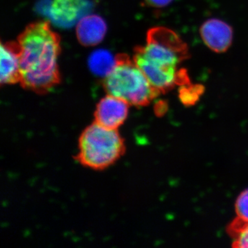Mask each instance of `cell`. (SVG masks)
I'll return each instance as SVG.
<instances>
[{
  "label": "cell",
  "mask_w": 248,
  "mask_h": 248,
  "mask_svg": "<svg viewBox=\"0 0 248 248\" xmlns=\"http://www.w3.org/2000/svg\"><path fill=\"white\" fill-rule=\"evenodd\" d=\"M20 54V84L37 93L48 92L60 82V36L46 21L32 23L17 39Z\"/></svg>",
  "instance_id": "obj_1"
},
{
  "label": "cell",
  "mask_w": 248,
  "mask_h": 248,
  "mask_svg": "<svg viewBox=\"0 0 248 248\" xmlns=\"http://www.w3.org/2000/svg\"><path fill=\"white\" fill-rule=\"evenodd\" d=\"M115 59V66L103 81L107 94L136 107L150 104L159 93L153 87L144 73L128 55L120 54Z\"/></svg>",
  "instance_id": "obj_2"
},
{
  "label": "cell",
  "mask_w": 248,
  "mask_h": 248,
  "mask_svg": "<svg viewBox=\"0 0 248 248\" xmlns=\"http://www.w3.org/2000/svg\"><path fill=\"white\" fill-rule=\"evenodd\" d=\"M124 151L123 139L116 129L94 123L85 129L79 141L78 159L90 169H106L114 164Z\"/></svg>",
  "instance_id": "obj_3"
},
{
  "label": "cell",
  "mask_w": 248,
  "mask_h": 248,
  "mask_svg": "<svg viewBox=\"0 0 248 248\" xmlns=\"http://www.w3.org/2000/svg\"><path fill=\"white\" fill-rule=\"evenodd\" d=\"M146 39V45L135 50L133 60L138 66L178 67L190 56L187 45L176 32L167 28L150 29Z\"/></svg>",
  "instance_id": "obj_4"
},
{
  "label": "cell",
  "mask_w": 248,
  "mask_h": 248,
  "mask_svg": "<svg viewBox=\"0 0 248 248\" xmlns=\"http://www.w3.org/2000/svg\"><path fill=\"white\" fill-rule=\"evenodd\" d=\"M129 106L123 99L108 94L98 103L94 112L96 123L117 130L128 117Z\"/></svg>",
  "instance_id": "obj_5"
},
{
  "label": "cell",
  "mask_w": 248,
  "mask_h": 248,
  "mask_svg": "<svg viewBox=\"0 0 248 248\" xmlns=\"http://www.w3.org/2000/svg\"><path fill=\"white\" fill-rule=\"evenodd\" d=\"M91 7L87 0H53L50 17L58 27L70 28L79 22Z\"/></svg>",
  "instance_id": "obj_6"
},
{
  "label": "cell",
  "mask_w": 248,
  "mask_h": 248,
  "mask_svg": "<svg viewBox=\"0 0 248 248\" xmlns=\"http://www.w3.org/2000/svg\"><path fill=\"white\" fill-rule=\"evenodd\" d=\"M200 34L205 45L216 53L226 52L232 42V29L221 19H210L204 22Z\"/></svg>",
  "instance_id": "obj_7"
},
{
  "label": "cell",
  "mask_w": 248,
  "mask_h": 248,
  "mask_svg": "<svg viewBox=\"0 0 248 248\" xmlns=\"http://www.w3.org/2000/svg\"><path fill=\"white\" fill-rule=\"evenodd\" d=\"M18 42L1 44V84H14L20 82V54Z\"/></svg>",
  "instance_id": "obj_8"
},
{
  "label": "cell",
  "mask_w": 248,
  "mask_h": 248,
  "mask_svg": "<svg viewBox=\"0 0 248 248\" xmlns=\"http://www.w3.org/2000/svg\"><path fill=\"white\" fill-rule=\"evenodd\" d=\"M107 31V23L97 15L84 16L78 22L76 29L78 41L86 46H93L102 42Z\"/></svg>",
  "instance_id": "obj_9"
},
{
  "label": "cell",
  "mask_w": 248,
  "mask_h": 248,
  "mask_svg": "<svg viewBox=\"0 0 248 248\" xmlns=\"http://www.w3.org/2000/svg\"><path fill=\"white\" fill-rule=\"evenodd\" d=\"M116 59L105 50L93 52L89 58V66L91 71L99 76L106 77L115 66Z\"/></svg>",
  "instance_id": "obj_10"
},
{
  "label": "cell",
  "mask_w": 248,
  "mask_h": 248,
  "mask_svg": "<svg viewBox=\"0 0 248 248\" xmlns=\"http://www.w3.org/2000/svg\"><path fill=\"white\" fill-rule=\"evenodd\" d=\"M233 239V247L248 248V222L236 219L232 223L229 231Z\"/></svg>",
  "instance_id": "obj_11"
},
{
  "label": "cell",
  "mask_w": 248,
  "mask_h": 248,
  "mask_svg": "<svg viewBox=\"0 0 248 248\" xmlns=\"http://www.w3.org/2000/svg\"><path fill=\"white\" fill-rule=\"evenodd\" d=\"M203 91V87L201 85H184L179 90V99L184 105H193L200 99Z\"/></svg>",
  "instance_id": "obj_12"
},
{
  "label": "cell",
  "mask_w": 248,
  "mask_h": 248,
  "mask_svg": "<svg viewBox=\"0 0 248 248\" xmlns=\"http://www.w3.org/2000/svg\"><path fill=\"white\" fill-rule=\"evenodd\" d=\"M234 208L238 219L248 222V188L238 196Z\"/></svg>",
  "instance_id": "obj_13"
},
{
  "label": "cell",
  "mask_w": 248,
  "mask_h": 248,
  "mask_svg": "<svg viewBox=\"0 0 248 248\" xmlns=\"http://www.w3.org/2000/svg\"><path fill=\"white\" fill-rule=\"evenodd\" d=\"M173 0H146L147 4L152 7L163 8L169 6Z\"/></svg>",
  "instance_id": "obj_14"
}]
</instances>
